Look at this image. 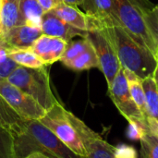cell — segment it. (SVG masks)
Masks as SVG:
<instances>
[{
    "label": "cell",
    "mask_w": 158,
    "mask_h": 158,
    "mask_svg": "<svg viewBox=\"0 0 158 158\" xmlns=\"http://www.w3.org/2000/svg\"><path fill=\"white\" fill-rule=\"evenodd\" d=\"M16 158L41 153L49 158H85L72 152L39 120H25L23 130L13 136Z\"/></svg>",
    "instance_id": "obj_1"
},
{
    "label": "cell",
    "mask_w": 158,
    "mask_h": 158,
    "mask_svg": "<svg viewBox=\"0 0 158 158\" xmlns=\"http://www.w3.org/2000/svg\"><path fill=\"white\" fill-rule=\"evenodd\" d=\"M104 27L112 37L120 66L142 80L153 76L158 63L156 56L138 44L119 23Z\"/></svg>",
    "instance_id": "obj_2"
},
{
    "label": "cell",
    "mask_w": 158,
    "mask_h": 158,
    "mask_svg": "<svg viewBox=\"0 0 158 158\" xmlns=\"http://www.w3.org/2000/svg\"><path fill=\"white\" fill-rule=\"evenodd\" d=\"M114 5L119 24L138 44L156 57L158 44L146 24V17L155 6L148 0H114Z\"/></svg>",
    "instance_id": "obj_3"
},
{
    "label": "cell",
    "mask_w": 158,
    "mask_h": 158,
    "mask_svg": "<svg viewBox=\"0 0 158 158\" xmlns=\"http://www.w3.org/2000/svg\"><path fill=\"white\" fill-rule=\"evenodd\" d=\"M6 80L31 96L45 111L59 104L52 91L46 66L38 69L19 66Z\"/></svg>",
    "instance_id": "obj_4"
},
{
    "label": "cell",
    "mask_w": 158,
    "mask_h": 158,
    "mask_svg": "<svg viewBox=\"0 0 158 158\" xmlns=\"http://www.w3.org/2000/svg\"><path fill=\"white\" fill-rule=\"evenodd\" d=\"M86 38L96 53L99 60V69L103 72L107 86H109L121 68L112 37L104 26L88 19Z\"/></svg>",
    "instance_id": "obj_5"
},
{
    "label": "cell",
    "mask_w": 158,
    "mask_h": 158,
    "mask_svg": "<svg viewBox=\"0 0 158 158\" xmlns=\"http://www.w3.org/2000/svg\"><path fill=\"white\" fill-rule=\"evenodd\" d=\"M39 121L48 128L72 152L87 158L83 143L69 119L68 110L60 103L46 111V114Z\"/></svg>",
    "instance_id": "obj_6"
},
{
    "label": "cell",
    "mask_w": 158,
    "mask_h": 158,
    "mask_svg": "<svg viewBox=\"0 0 158 158\" xmlns=\"http://www.w3.org/2000/svg\"><path fill=\"white\" fill-rule=\"evenodd\" d=\"M0 95L24 120H40L46 114V111L31 96L7 80H0Z\"/></svg>",
    "instance_id": "obj_7"
},
{
    "label": "cell",
    "mask_w": 158,
    "mask_h": 158,
    "mask_svg": "<svg viewBox=\"0 0 158 158\" xmlns=\"http://www.w3.org/2000/svg\"><path fill=\"white\" fill-rule=\"evenodd\" d=\"M108 87V95L120 114L128 121H138L146 124V118L133 101L124 69L121 67L112 83Z\"/></svg>",
    "instance_id": "obj_8"
},
{
    "label": "cell",
    "mask_w": 158,
    "mask_h": 158,
    "mask_svg": "<svg viewBox=\"0 0 158 158\" xmlns=\"http://www.w3.org/2000/svg\"><path fill=\"white\" fill-rule=\"evenodd\" d=\"M68 117L83 143L86 151V157L115 158V146L111 145L100 134L93 131L73 113L68 111Z\"/></svg>",
    "instance_id": "obj_9"
},
{
    "label": "cell",
    "mask_w": 158,
    "mask_h": 158,
    "mask_svg": "<svg viewBox=\"0 0 158 158\" xmlns=\"http://www.w3.org/2000/svg\"><path fill=\"white\" fill-rule=\"evenodd\" d=\"M41 30L43 34L60 38L67 43L70 42L74 37H86L87 31L79 30L60 19L54 10L44 12L41 18Z\"/></svg>",
    "instance_id": "obj_10"
},
{
    "label": "cell",
    "mask_w": 158,
    "mask_h": 158,
    "mask_svg": "<svg viewBox=\"0 0 158 158\" xmlns=\"http://www.w3.org/2000/svg\"><path fill=\"white\" fill-rule=\"evenodd\" d=\"M42 35L41 27L23 24L10 29L0 39L8 49H27Z\"/></svg>",
    "instance_id": "obj_11"
},
{
    "label": "cell",
    "mask_w": 158,
    "mask_h": 158,
    "mask_svg": "<svg viewBox=\"0 0 158 158\" xmlns=\"http://www.w3.org/2000/svg\"><path fill=\"white\" fill-rule=\"evenodd\" d=\"M67 44L66 41L60 38L43 34L34 42L31 49L45 66H49L56 61H60Z\"/></svg>",
    "instance_id": "obj_12"
},
{
    "label": "cell",
    "mask_w": 158,
    "mask_h": 158,
    "mask_svg": "<svg viewBox=\"0 0 158 158\" xmlns=\"http://www.w3.org/2000/svg\"><path fill=\"white\" fill-rule=\"evenodd\" d=\"M81 6L90 20L103 26L119 23L115 13L114 0H83Z\"/></svg>",
    "instance_id": "obj_13"
},
{
    "label": "cell",
    "mask_w": 158,
    "mask_h": 158,
    "mask_svg": "<svg viewBox=\"0 0 158 158\" xmlns=\"http://www.w3.org/2000/svg\"><path fill=\"white\" fill-rule=\"evenodd\" d=\"M0 20L1 36L14 27L26 24L19 10V0H0Z\"/></svg>",
    "instance_id": "obj_14"
},
{
    "label": "cell",
    "mask_w": 158,
    "mask_h": 158,
    "mask_svg": "<svg viewBox=\"0 0 158 158\" xmlns=\"http://www.w3.org/2000/svg\"><path fill=\"white\" fill-rule=\"evenodd\" d=\"M53 10L60 19H62L68 24L79 30L87 31L88 17L84 12L80 10L78 6L69 5L65 2H61Z\"/></svg>",
    "instance_id": "obj_15"
},
{
    "label": "cell",
    "mask_w": 158,
    "mask_h": 158,
    "mask_svg": "<svg viewBox=\"0 0 158 158\" xmlns=\"http://www.w3.org/2000/svg\"><path fill=\"white\" fill-rule=\"evenodd\" d=\"M25 120L22 119L0 95V129L15 136L21 132Z\"/></svg>",
    "instance_id": "obj_16"
},
{
    "label": "cell",
    "mask_w": 158,
    "mask_h": 158,
    "mask_svg": "<svg viewBox=\"0 0 158 158\" xmlns=\"http://www.w3.org/2000/svg\"><path fill=\"white\" fill-rule=\"evenodd\" d=\"M66 68L74 71H82L91 69H99V60L91 43L88 47L74 59L63 64Z\"/></svg>",
    "instance_id": "obj_17"
},
{
    "label": "cell",
    "mask_w": 158,
    "mask_h": 158,
    "mask_svg": "<svg viewBox=\"0 0 158 158\" xmlns=\"http://www.w3.org/2000/svg\"><path fill=\"white\" fill-rule=\"evenodd\" d=\"M125 76L128 81V86L131 94V97L143 115L147 118V110H146V102H145V94L143 87V80L140 79L133 72L124 69Z\"/></svg>",
    "instance_id": "obj_18"
},
{
    "label": "cell",
    "mask_w": 158,
    "mask_h": 158,
    "mask_svg": "<svg viewBox=\"0 0 158 158\" xmlns=\"http://www.w3.org/2000/svg\"><path fill=\"white\" fill-rule=\"evenodd\" d=\"M8 56L19 66L31 69H38L44 67V62L37 56V55L31 49H8Z\"/></svg>",
    "instance_id": "obj_19"
},
{
    "label": "cell",
    "mask_w": 158,
    "mask_h": 158,
    "mask_svg": "<svg viewBox=\"0 0 158 158\" xmlns=\"http://www.w3.org/2000/svg\"><path fill=\"white\" fill-rule=\"evenodd\" d=\"M147 116L158 121V88L153 76L143 80Z\"/></svg>",
    "instance_id": "obj_20"
},
{
    "label": "cell",
    "mask_w": 158,
    "mask_h": 158,
    "mask_svg": "<svg viewBox=\"0 0 158 158\" xmlns=\"http://www.w3.org/2000/svg\"><path fill=\"white\" fill-rule=\"evenodd\" d=\"M19 6L26 24L41 27V18L44 11L38 0H19Z\"/></svg>",
    "instance_id": "obj_21"
},
{
    "label": "cell",
    "mask_w": 158,
    "mask_h": 158,
    "mask_svg": "<svg viewBox=\"0 0 158 158\" xmlns=\"http://www.w3.org/2000/svg\"><path fill=\"white\" fill-rule=\"evenodd\" d=\"M90 44L89 40L86 37H83L80 40H76V41H70L67 44L65 52L60 59V61L62 62V64L69 62L72 59H74L75 57H77L80 54H81Z\"/></svg>",
    "instance_id": "obj_22"
},
{
    "label": "cell",
    "mask_w": 158,
    "mask_h": 158,
    "mask_svg": "<svg viewBox=\"0 0 158 158\" xmlns=\"http://www.w3.org/2000/svg\"><path fill=\"white\" fill-rule=\"evenodd\" d=\"M140 142L142 158H158V136L147 131Z\"/></svg>",
    "instance_id": "obj_23"
},
{
    "label": "cell",
    "mask_w": 158,
    "mask_h": 158,
    "mask_svg": "<svg viewBox=\"0 0 158 158\" xmlns=\"http://www.w3.org/2000/svg\"><path fill=\"white\" fill-rule=\"evenodd\" d=\"M19 67L7 54V48L0 39V80H6L8 76Z\"/></svg>",
    "instance_id": "obj_24"
},
{
    "label": "cell",
    "mask_w": 158,
    "mask_h": 158,
    "mask_svg": "<svg viewBox=\"0 0 158 158\" xmlns=\"http://www.w3.org/2000/svg\"><path fill=\"white\" fill-rule=\"evenodd\" d=\"M0 158H16L13 135L0 129Z\"/></svg>",
    "instance_id": "obj_25"
},
{
    "label": "cell",
    "mask_w": 158,
    "mask_h": 158,
    "mask_svg": "<svg viewBox=\"0 0 158 158\" xmlns=\"http://www.w3.org/2000/svg\"><path fill=\"white\" fill-rule=\"evenodd\" d=\"M129 125L126 131V135L130 140L140 141L142 137L148 131L147 124L138 121H128Z\"/></svg>",
    "instance_id": "obj_26"
},
{
    "label": "cell",
    "mask_w": 158,
    "mask_h": 158,
    "mask_svg": "<svg viewBox=\"0 0 158 158\" xmlns=\"http://www.w3.org/2000/svg\"><path fill=\"white\" fill-rule=\"evenodd\" d=\"M146 24L158 44V6H155L146 17Z\"/></svg>",
    "instance_id": "obj_27"
},
{
    "label": "cell",
    "mask_w": 158,
    "mask_h": 158,
    "mask_svg": "<svg viewBox=\"0 0 158 158\" xmlns=\"http://www.w3.org/2000/svg\"><path fill=\"white\" fill-rule=\"evenodd\" d=\"M115 158H139L137 150L126 143H120L115 146Z\"/></svg>",
    "instance_id": "obj_28"
},
{
    "label": "cell",
    "mask_w": 158,
    "mask_h": 158,
    "mask_svg": "<svg viewBox=\"0 0 158 158\" xmlns=\"http://www.w3.org/2000/svg\"><path fill=\"white\" fill-rule=\"evenodd\" d=\"M38 2L41 5L43 10L46 12L49 10H53L56 6L63 2V0H38Z\"/></svg>",
    "instance_id": "obj_29"
},
{
    "label": "cell",
    "mask_w": 158,
    "mask_h": 158,
    "mask_svg": "<svg viewBox=\"0 0 158 158\" xmlns=\"http://www.w3.org/2000/svg\"><path fill=\"white\" fill-rule=\"evenodd\" d=\"M83 0H63V2L69 4V5H71V6H79L81 5Z\"/></svg>",
    "instance_id": "obj_30"
},
{
    "label": "cell",
    "mask_w": 158,
    "mask_h": 158,
    "mask_svg": "<svg viewBox=\"0 0 158 158\" xmlns=\"http://www.w3.org/2000/svg\"><path fill=\"white\" fill-rule=\"evenodd\" d=\"M25 158H49L47 156H45L44 155L41 154V153H32L31 155H29L28 156H26Z\"/></svg>",
    "instance_id": "obj_31"
},
{
    "label": "cell",
    "mask_w": 158,
    "mask_h": 158,
    "mask_svg": "<svg viewBox=\"0 0 158 158\" xmlns=\"http://www.w3.org/2000/svg\"><path fill=\"white\" fill-rule=\"evenodd\" d=\"M153 78H154V80H155V81H156V86H157L158 88V63L156 68V69H155V71H154Z\"/></svg>",
    "instance_id": "obj_32"
},
{
    "label": "cell",
    "mask_w": 158,
    "mask_h": 158,
    "mask_svg": "<svg viewBox=\"0 0 158 158\" xmlns=\"http://www.w3.org/2000/svg\"><path fill=\"white\" fill-rule=\"evenodd\" d=\"M0 36H1V20H0Z\"/></svg>",
    "instance_id": "obj_33"
},
{
    "label": "cell",
    "mask_w": 158,
    "mask_h": 158,
    "mask_svg": "<svg viewBox=\"0 0 158 158\" xmlns=\"http://www.w3.org/2000/svg\"><path fill=\"white\" fill-rule=\"evenodd\" d=\"M156 59H157V62H158V50H157V54H156Z\"/></svg>",
    "instance_id": "obj_34"
}]
</instances>
